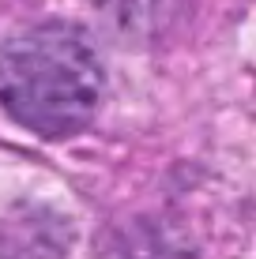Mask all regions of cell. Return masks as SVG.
Listing matches in <instances>:
<instances>
[{"instance_id": "cell-1", "label": "cell", "mask_w": 256, "mask_h": 259, "mask_svg": "<svg viewBox=\"0 0 256 259\" xmlns=\"http://www.w3.org/2000/svg\"><path fill=\"white\" fill-rule=\"evenodd\" d=\"M0 102L46 139L76 136L102 102V64L68 26H30L0 49Z\"/></svg>"}, {"instance_id": "cell-2", "label": "cell", "mask_w": 256, "mask_h": 259, "mask_svg": "<svg viewBox=\"0 0 256 259\" xmlns=\"http://www.w3.org/2000/svg\"><path fill=\"white\" fill-rule=\"evenodd\" d=\"M68 226L46 207H19L0 222V259H64Z\"/></svg>"}]
</instances>
